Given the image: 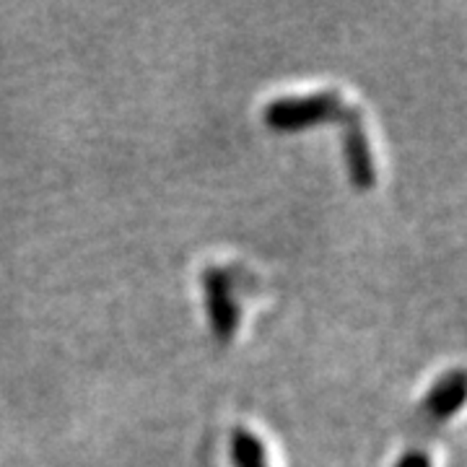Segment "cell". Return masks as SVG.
Wrapping results in <instances>:
<instances>
[{"label": "cell", "mask_w": 467, "mask_h": 467, "mask_svg": "<svg viewBox=\"0 0 467 467\" xmlns=\"http://www.w3.org/2000/svg\"><path fill=\"white\" fill-rule=\"evenodd\" d=\"M395 467H431V457L426 450L416 447V450L402 451V457Z\"/></svg>", "instance_id": "obj_6"}, {"label": "cell", "mask_w": 467, "mask_h": 467, "mask_svg": "<svg viewBox=\"0 0 467 467\" xmlns=\"http://www.w3.org/2000/svg\"><path fill=\"white\" fill-rule=\"evenodd\" d=\"M337 122L343 128V153H346L350 182L361 192L371 190V184L377 180V169H374V156H371V146H368L364 117L356 107H346V112L340 115Z\"/></svg>", "instance_id": "obj_3"}, {"label": "cell", "mask_w": 467, "mask_h": 467, "mask_svg": "<svg viewBox=\"0 0 467 467\" xmlns=\"http://www.w3.org/2000/svg\"><path fill=\"white\" fill-rule=\"evenodd\" d=\"M247 273L239 267L211 265L202 273L205 285V306H208V322L218 343H229L239 325V301L236 291H242V278Z\"/></svg>", "instance_id": "obj_2"}, {"label": "cell", "mask_w": 467, "mask_h": 467, "mask_svg": "<svg viewBox=\"0 0 467 467\" xmlns=\"http://www.w3.org/2000/svg\"><path fill=\"white\" fill-rule=\"evenodd\" d=\"M348 104H343L337 91H315L304 97H284L267 104L265 125L275 133H294V130H306L319 122L340 119Z\"/></svg>", "instance_id": "obj_1"}, {"label": "cell", "mask_w": 467, "mask_h": 467, "mask_svg": "<svg viewBox=\"0 0 467 467\" xmlns=\"http://www.w3.org/2000/svg\"><path fill=\"white\" fill-rule=\"evenodd\" d=\"M234 467H267L265 444L247 429H234L232 434Z\"/></svg>", "instance_id": "obj_5"}, {"label": "cell", "mask_w": 467, "mask_h": 467, "mask_svg": "<svg viewBox=\"0 0 467 467\" xmlns=\"http://www.w3.org/2000/svg\"><path fill=\"white\" fill-rule=\"evenodd\" d=\"M462 402H465V374L462 368H454L429 389L426 400L418 408V418L436 420V423L450 420L462 408Z\"/></svg>", "instance_id": "obj_4"}]
</instances>
